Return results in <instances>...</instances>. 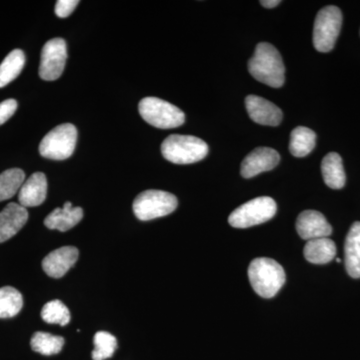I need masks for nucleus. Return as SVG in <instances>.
I'll return each instance as SVG.
<instances>
[{
  "label": "nucleus",
  "mask_w": 360,
  "mask_h": 360,
  "mask_svg": "<svg viewBox=\"0 0 360 360\" xmlns=\"http://www.w3.org/2000/svg\"><path fill=\"white\" fill-rule=\"evenodd\" d=\"M248 71L255 79L269 86L278 89L285 82V68L281 53L267 42H260L248 61Z\"/></svg>",
  "instance_id": "obj_1"
},
{
  "label": "nucleus",
  "mask_w": 360,
  "mask_h": 360,
  "mask_svg": "<svg viewBox=\"0 0 360 360\" xmlns=\"http://www.w3.org/2000/svg\"><path fill=\"white\" fill-rule=\"evenodd\" d=\"M248 277L253 290L264 298L276 296L286 279L283 266L276 260L265 257L251 262Z\"/></svg>",
  "instance_id": "obj_2"
},
{
  "label": "nucleus",
  "mask_w": 360,
  "mask_h": 360,
  "mask_svg": "<svg viewBox=\"0 0 360 360\" xmlns=\"http://www.w3.org/2000/svg\"><path fill=\"white\" fill-rule=\"evenodd\" d=\"M161 153L165 160L175 165H191L207 155L208 146L198 137L172 134L161 144Z\"/></svg>",
  "instance_id": "obj_3"
},
{
  "label": "nucleus",
  "mask_w": 360,
  "mask_h": 360,
  "mask_svg": "<svg viewBox=\"0 0 360 360\" xmlns=\"http://www.w3.org/2000/svg\"><path fill=\"white\" fill-rule=\"evenodd\" d=\"M139 110L146 122L158 129H175L186 122V115L177 106L156 97L141 99Z\"/></svg>",
  "instance_id": "obj_4"
},
{
  "label": "nucleus",
  "mask_w": 360,
  "mask_h": 360,
  "mask_svg": "<svg viewBox=\"0 0 360 360\" xmlns=\"http://www.w3.org/2000/svg\"><path fill=\"white\" fill-rule=\"evenodd\" d=\"M77 141V127L71 123H63L45 135L39 144V153L49 160H68L72 155Z\"/></svg>",
  "instance_id": "obj_5"
},
{
  "label": "nucleus",
  "mask_w": 360,
  "mask_h": 360,
  "mask_svg": "<svg viewBox=\"0 0 360 360\" xmlns=\"http://www.w3.org/2000/svg\"><path fill=\"white\" fill-rule=\"evenodd\" d=\"M177 203V198L174 194L150 189L143 191L135 198L134 212L139 220L148 221L167 217L174 212L176 210Z\"/></svg>",
  "instance_id": "obj_6"
},
{
  "label": "nucleus",
  "mask_w": 360,
  "mask_h": 360,
  "mask_svg": "<svg viewBox=\"0 0 360 360\" xmlns=\"http://www.w3.org/2000/svg\"><path fill=\"white\" fill-rule=\"evenodd\" d=\"M276 202L269 196L255 198L239 206L229 215V222L236 229H248L264 224L276 215Z\"/></svg>",
  "instance_id": "obj_7"
},
{
  "label": "nucleus",
  "mask_w": 360,
  "mask_h": 360,
  "mask_svg": "<svg viewBox=\"0 0 360 360\" xmlns=\"http://www.w3.org/2000/svg\"><path fill=\"white\" fill-rule=\"evenodd\" d=\"M342 25V13L338 7L329 6L319 11L314 21V45L319 52H329L335 47Z\"/></svg>",
  "instance_id": "obj_8"
},
{
  "label": "nucleus",
  "mask_w": 360,
  "mask_h": 360,
  "mask_svg": "<svg viewBox=\"0 0 360 360\" xmlns=\"http://www.w3.org/2000/svg\"><path fill=\"white\" fill-rule=\"evenodd\" d=\"M68 47L63 39H53L44 44L40 58L39 77L46 82L58 79L65 70Z\"/></svg>",
  "instance_id": "obj_9"
},
{
  "label": "nucleus",
  "mask_w": 360,
  "mask_h": 360,
  "mask_svg": "<svg viewBox=\"0 0 360 360\" xmlns=\"http://www.w3.org/2000/svg\"><path fill=\"white\" fill-rule=\"evenodd\" d=\"M281 155L270 148H257L251 151L241 163L240 172L245 179L257 176L277 167Z\"/></svg>",
  "instance_id": "obj_10"
},
{
  "label": "nucleus",
  "mask_w": 360,
  "mask_h": 360,
  "mask_svg": "<svg viewBox=\"0 0 360 360\" xmlns=\"http://www.w3.org/2000/svg\"><path fill=\"white\" fill-rule=\"evenodd\" d=\"M296 231L304 240L328 238L333 233V227L324 215L315 210H305L296 220Z\"/></svg>",
  "instance_id": "obj_11"
},
{
  "label": "nucleus",
  "mask_w": 360,
  "mask_h": 360,
  "mask_svg": "<svg viewBox=\"0 0 360 360\" xmlns=\"http://www.w3.org/2000/svg\"><path fill=\"white\" fill-rule=\"evenodd\" d=\"M246 110L253 122L262 125L277 127L283 122V111L276 104L257 96L245 98Z\"/></svg>",
  "instance_id": "obj_12"
},
{
  "label": "nucleus",
  "mask_w": 360,
  "mask_h": 360,
  "mask_svg": "<svg viewBox=\"0 0 360 360\" xmlns=\"http://www.w3.org/2000/svg\"><path fill=\"white\" fill-rule=\"evenodd\" d=\"M78 250L73 246H63L52 251L42 262V269L47 276L60 278L68 274V270L77 262Z\"/></svg>",
  "instance_id": "obj_13"
},
{
  "label": "nucleus",
  "mask_w": 360,
  "mask_h": 360,
  "mask_svg": "<svg viewBox=\"0 0 360 360\" xmlns=\"http://www.w3.org/2000/svg\"><path fill=\"white\" fill-rule=\"evenodd\" d=\"M27 219V210L22 205L13 202L7 205L0 212V243L13 238Z\"/></svg>",
  "instance_id": "obj_14"
},
{
  "label": "nucleus",
  "mask_w": 360,
  "mask_h": 360,
  "mask_svg": "<svg viewBox=\"0 0 360 360\" xmlns=\"http://www.w3.org/2000/svg\"><path fill=\"white\" fill-rule=\"evenodd\" d=\"M46 194V176L42 172H35L21 186L18 200L23 207H34L44 202Z\"/></svg>",
  "instance_id": "obj_15"
},
{
  "label": "nucleus",
  "mask_w": 360,
  "mask_h": 360,
  "mask_svg": "<svg viewBox=\"0 0 360 360\" xmlns=\"http://www.w3.org/2000/svg\"><path fill=\"white\" fill-rule=\"evenodd\" d=\"M84 217L82 207H73L72 203L68 201L63 208H56L44 219V225L49 229H58L59 231H68L79 224Z\"/></svg>",
  "instance_id": "obj_16"
},
{
  "label": "nucleus",
  "mask_w": 360,
  "mask_h": 360,
  "mask_svg": "<svg viewBox=\"0 0 360 360\" xmlns=\"http://www.w3.org/2000/svg\"><path fill=\"white\" fill-rule=\"evenodd\" d=\"M345 267L352 278H360V222L350 227L345 245Z\"/></svg>",
  "instance_id": "obj_17"
},
{
  "label": "nucleus",
  "mask_w": 360,
  "mask_h": 360,
  "mask_svg": "<svg viewBox=\"0 0 360 360\" xmlns=\"http://www.w3.org/2000/svg\"><path fill=\"white\" fill-rule=\"evenodd\" d=\"M303 253L310 264H326L335 257V243L328 238L312 239L307 241Z\"/></svg>",
  "instance_id": "obj_18"
},
{
  "label": "nucleus",
  "mask_w": 360,
  "mask_h": 360,
  "mask_svg": "<svg viewBox=\"0 0 360 360\" xmlns=\"http://www.w3.org/2000/svg\"><path fill=\"white\" fill-rule=\"evenodd\" d=\"M321 172L326 186L333 189H341L345 186L347 176L342 160L338 153H330L324 156L321 162Z\"/></svg>",
  "instance_id": "obj_19"
},
{
  "label": "nucleus",
  "mask_w": 360,
  "mask_h": 360,
  "mask_svg": "<svg viewBox=\"0 0 360 360\" xmlns=\"http://www.w3.org/2000/svg\"><path fill=\"white\" fill-rule=\"evenodd\" d=\"M316 134L314 130L304 127H298L290 134V150L295 158L309 155L315 146Z\"/></svg>",
  "instance_id": "obj_20"
},
{
  "label": "nucleus",
  "mask_w": 360,
  "mask_h": 360,
  "mask_svg": "<svg viewBox=\"0 0 360 360\" xmlns=\"http://www.w3.org/2000/svg\"><path fill=\"white\" fill-rule=\"evenodd\" d=\"M25 65V56L20 49H14L0 65V89L6 86L20 75Z\"/></svg>",
  "instance_id": "obj_21"
},
{
  "label": "nucleus",
  "mask_w": 360,
  "mask_h": 360,
  "mask_svg": "<svg viewBox=\"0 0 360 360\" xmlns=\"http://www.w3.org/2000/svg\"><path fill=\"white\" fill-rule=\"evenodd\" d=\"M25 174L20 168H11L0 174V201L9 200L20 193L25 184Z\"/></svg>",
  "instance_id": "obj_22"
},
{
  "label": "nucleus",
  "mask_w": 360,
  "mask_h": 360,
  "mask_svg": "<svg viewBox=\"0 0 360 360\" xmlns=\"http://www.w3.org/2000/svg\"><path fill=\"white\" fill-rule=\"evenodd\" d=\"M23 307L21 293L11 286L0 288V319H9L20 314Z\"/></svg>",
  "instance_id": "obj_23"
},
{
  "label": "nucleus",
  "mask_w": 360,
  "mask_h": 360,
  "mask_svg": "<svg viewBox=\"0 0 360 360\" xmlns=\"http://www.w3.org/2000/svg\"><path fill=\"white\" fill-rule=\"evenodd\" d=\"M30 345L33 352L42 355L58 354L65 345V338L47 333H35Z\"/></svg>",
  "instance_id": "obj_24"
},
{
  "label": "nucleus",
  "mask_w": 360,
  "mask_h": 360,
  "mask_svg": "<svg viewBox=\"0 0 360 360\" xmlns=\"http://www.w3.org/2000/svg\"><path fill=\"white\" fill-rule=\"evenodd\" d=\"M41 317L46 323L59 324L61 326L70 323L71 319L70 309L65 303L58 300H51L44 305L41 310Z\"/></svg>",
  "instance_id": "obj_25"
},
{
  "label": "nucleus",
  "mask_w": 360,
  "mask_h": 360,
  "mask_svg": "<svg viewBox=\"0 0 360 360\" xmlns=\"http://www.w3.org/2000/svg\"><path fill=\"white\" fill-rule=\"evenodd\" d=\"M117 348V340L115 336L106 331H98L94 335V349L92 352V359L104 360L110 359Z\"/></svg>",
  "instance_id": "obj_26"
},
{
  "label": "nucleus",
  "mask_w": 360,
  "mask_h": 360,
  "mask_svg": "<svg viewBox=\"0 0 360 360\" xmlns=\"http://www.w3.org/2000/svg\"><path fill=\"white\" fill-rule=\"evenodd\" d=\"M78 4V0H58L56 4V14L60 18H68Z\"/></svg>",
  "instance_id": "obj_27"
},
{
  "label": "nucleus",
  "mask_w": 360,
  "mask_h": 360,
  "mask_svg": "<svg viewBox=\"0 0 360 360\" xmlns=\"http://www.w3.org/2000/svg\"><path fill=\"white\" fill-rule=\"evenodd\" d=\"M18 110V103L15 99H6L0 103V125L6 122Z\"/></svg>",
  "instance_id": "obj_28"
},
{
  "label": "nucleus",
  "mask_w": 360,
  "mask_h": 360,
  "mask_svg": "<svg viewBox=\"0 0 360 360\" xmlns=\"http://www.w3.org/2000/svg\"><path fill=\"white\" fill-rule=\"evenodd\" d=\"M262 6L266 7V8H274V7H276L278 4H281V1L279 0H262L260 1Z\"/></svg>",
  "instance_id": "obj_29"
}]
</instances>
